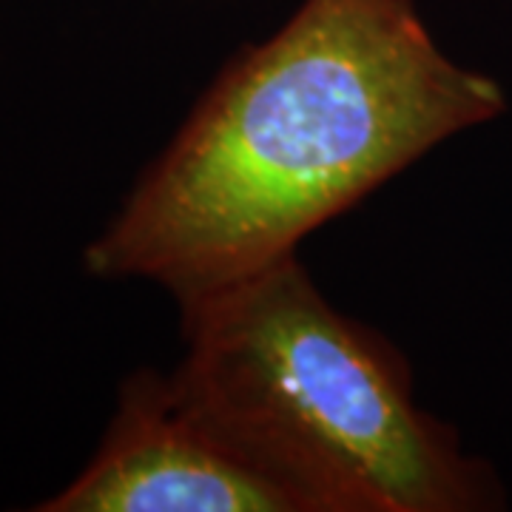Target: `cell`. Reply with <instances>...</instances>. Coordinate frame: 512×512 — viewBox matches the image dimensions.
Listing matches in <instances>:
<instances>
[{"label": "cell", "mask_w": 512, "mask_h": 512, "mask_svg": "<svg viewBox=\"0 0 512 512\" xmlns=\"http://www.w3.org/2000/svg\"><path fill=\"white\" fill-rule=\"evenodd\" d=\"M504 111V89L444 55L413 0H302L217 74L86 268L177 302L225 288Z\"/></svg>", "instance_id": "cell-1"}, {"label": "cell", "mask_w": 512, "mask_h": 512, "mask_svg": "<svg viewBox=\"0 0 512 512\" xmlns=\"http://www.w3.org/2000/svg\"><path fill=\"white\" fill-rule=\"evenodd\" d=\"M180 365L336 487L350 512H490L504 487L416 402L382 333L339 313L299 254L177 302Z\"/></svg>", "instance_id": "cell-2"}, {"label": "cell", "mask_w": 512, "mask_h": 512, "mask_svg": "<svg viewBox=\"0 0 512 512\" xmlns=\"http://www.w3.org/2000/svg\"><path fill=\"white\" fill-rule=\"evenodd\" d=\"M43 512H350L336 487L183 365L137 370L86 470Z\"/></svg>", "instance_id": "cell-3"}]
</instances>
